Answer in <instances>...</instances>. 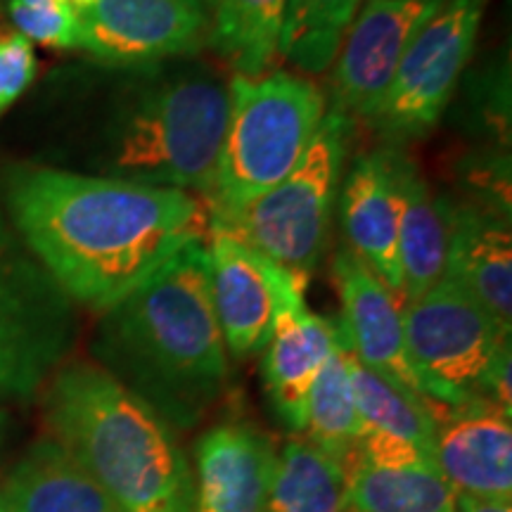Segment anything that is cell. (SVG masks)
I'll list each match as a JSON object with an SVG mask.
<instances>
[{
    "label": "cell",
    "mask_w": 512,
    "mask_h": 512,
    "mask_svg": "<svg viewBox=\"0 0 512 512\" xmlns=\"http://www.w3.org/2000/svg\"><path fill=\"white\" fill-rule=\"evenodd\" d=\"M456 512H512V503L456 494Z\"/></svg>",
    "instance_id": "f546056e"
},
{
    "label": "cell",
    "mask_w": 512,
    "mask_h": 512,
    "mask_svg": "<svg viewBox=\"0 0 512 512\" xmlns=\"http://www.w3.org/2000/svg\"><path fill=\"white\" fill-rule=\"evenodd\" d=\"M434 463L456 494L512 498V415L486 399L451 408L437 422Z\"/></svg>",
    "instance_id": "2e32d148"
},
{
    "label": "cell",
    "mask_w": 512,
    "mask_h": 512,
    "mask_svg": "<svg viewBox=\"0 0 512 512\" xmlns=\"http://www.w3.org/2000/svg\"><path fill=\"white\" fill-rule=\"evenodd\" d=\"M463 285L505 335L512 328V233L510 216L460 200L451 202L446 273Z\"/></svg>",
    "instance_id": "ac0fdd59"
},
{
    "label": "cell",
    "mask_w": 512,
    "mask_h": 512,
    "mask_svg": "<svg viewBox=\"0 0 512 512\" xmlns=\"http://www.w3.org/2000/svg\"><path fill=\"white\" fill-rule=\"evenodd\" d=\"M354 128L347 114L325 112L304 157L283 181L245 209L209 214V226L228 230L275 264L309 278L328 245Z\"/></svg>",
    "instance_id": "8992f818"
},
{
    "label": "cell",
    "mask_w": 512,
    "mask_h": 512,
    "mask_svg": "<svg viewBox=\"0 0 512 512\" xmlns=\"http://www.w3.org/2000/svg\"><path fill=\"white\" fill-rule=\"evenodd\" d=\"M0 494L8 512H121L50 437L36 441L17 460Z\"/></svg>",
    "instance_id": "ffe728a7"
},
{
    "label": "cell",
    "mask_w": 512,
    "mask_h": 512,
    "mask_svg": "<svg viewBox=\"0 0 512 512\" xmlns=\"http://www.w3.org/2000/svg\"><path fill=\"white\" fill-rule=\"evenodd\" d=\"M8 15L31 43L55 50L79 48V17L64 0H8Z\"/></svg>",
    "instance_id": "4316f807"
},
{
    "label": "cell",
    "mask_w": 512,
    "mask_h": 512,
    "mask_svg": "<svg viewBox=\"0 0 512 512\" xmlns=\"http://www.w3.org/2000/svg\"><path fill=\"white\" fill-rule=\"evenodd\" d=\"M211 302L226 349L240 361L264 351L275 316L294 287L309 285L219 226H209Z\"/></svg>",
    "instance_id": "8fae6325"
},
{
    "label": "cell",
    "mask_w": 512,
    "mask_h": 512,
    "mask_svg": "<svg viewBox=\"0 0 512 512\" xmlns=\"http://www.w3.org/2000/svg\"><path fill=\"white\" fill-rule=\"evenodd\" d=\"M290 0H211L207 48L240 76L271 72Z\"/></svg>",
    "instance_id": "44dd1931"
},
{
    "label": "cell",
    "mask_w": 512,
    "mask_h": 512,
    "mask_svg": "<svg viewBox=\"0 0 512 512\" xmlns=\"http://www.w3.org/2000/svg\"><path fill=\"white\" fill-rule=\"evenodd\" d=\"M351 344L337 320V339L306 401V439L349 467L363 425L351 384Z\"/></svg>",
    "instance_id": "7402d4cb"
},
{
    "label": "cell",
    "mask_w": 512,
    "mask_h": 512,
    "mask_svg": "<svg viewBox=\"0 0 512 512\" xmlns=\"http://www.w3.org/2000/svg\"><path fill=\"white\" fill-rule=\"evenodd\" d=\"M223 133L209 214H233L275 188L304 157L328 112L325 93L302 74L271 69L228 79Z\"/></svg>",
    "instance_id": "5b68a950"
},
{
    "label": "cell",
    "mask_w": 512,
    "mask_h": 512,
    "mask_svg": "<svg viewBox=\"0 0 512 512\" xmlns=\"http://www.w3.org/2000/svg\"><path fill=\"white\" fill-rule=\"evenodd\" d=\"M43 411L50 439L121 512H192V470L174 427L98 363L57 368Z\"/></svg>",
    "instance_id": "277c9868"
},
{
    "label": "cell",
    "mask_w": 512,
    "mask_h": 512,
    "mask_svg": "<svg viewBox=\"0 0 512 512\" xmlns=\"http://www.w3.org/2000/svg\"><path fill=\"white\" fill-rule=\"evenodd\" d=\"M72 337V299L0 214V394L34 396L62 366Z\"/></svg>",
    "instance_id": "ba28073f"
},
{
    "label": "cell",
    "mask_w": 512,
    "mask_h": 512,
    "mask_svg": "<svg viewBox=\"0 0 512 512\" xmlns=\"http://www.w3.org/2000/svg\"><path fill=\"white\" fill-rule=\"evenodd\" d=\"M337 339V320L306 306V285L294 287L275 316L264 347V387L275 415L294 434L306 427V401Z\"/></svg>",
    "instance_id": "e0dca14e"
},
{
    "label": "cell",
    "mask_w": 512,
    "mask_h": 512,
    "mask_svg": "<svg viewBox=\"0 0 512 512\" xmlns=\"http://www.w3.org/2000/svg\"><path fill=\"white\" fill-rule=\"evenodd\" d=\"M36 69L34 43L19 31H0V114L27 91Z\"/></svg>",
    "instance_id": "83f0119b"
},
{
    "label": "cell",
    "mask_w": 512,
    "mask_h": 512,
    "mask_svg": "<svg viewBox=\"0 0 512 512\" xmlns=\"http://www.w3.org/2000/svg\"><path fill=\"white\" fill-rule=\"evenodd\" d=\"M363 0H290L278 57L302 74H325L361 10Z\"/></svg>",
    "instance_id": "d4e9b609"
},
{
    "label": "cell",
    "mask_w": 512,
    "mask_h": 512,
    "mask_svg": "<svg viewBox=\"0 0 512 512\" xmlns=\"http://www.w3.org/2000/svg\"><path fill=\"white\" fill-rule=\"evenodd\" d=\"M79 17V48L102 64H150L195 57L207 48L202 0H95Z\"/></svg>",
    "instance_id": "30bf717a"
},
{
    "label": "cell",
    "mask_w": 512,
    "mask_h": 512,
    "mask_svg": "<svg viewBox=\"0 0 512 512\" xmlns=\"http://www.w3.org/2000/svg\"><path fill=\"white\" fill-rule=\"evenodd\" d=\"M5 211L72 304L107 311L188 245L209 240L200 195L43 164L8 166Z\"/></svg>",
    "instance_id": "6da1fadb"
},
{
    "label": "cell",
    "mask_w": 512,
    "mask_h": 512,
    "mask_svg": "<svg viewBox=\"0 0 512 512\" xmlns=\"http://www.w3.org/2000/svg\"><path fill=\"white\" fill-rule=\"evenodd\" d=\"M489 0H441L403 53L399 69L366 124L401 147L439 124L475 53Z\"/></svg>",
    "instance_id": "9c48e42d"
},
{
    "label": "cell",
    "mask_w": 512,
    "mask_h": 512,
    "mask_svg": "<svg viewBox=\"0 0 512 512\" xmlns=\"http://www.w3.org/2000/svg\"><path fill=\"white\" fill-rule=\"evenodd\" d=\"M351 384L363 432L377 430L403 437L434 456L437 439V411L399 384L351 358ZM361 432V434H363Z\"/></svg>",
    "instance_id": "484cf974"
},
{
    "label": "cell",
    "mask_w": 512,
    "mask_h": 512,
    "mask_svg": "<svg viewBox=\"0 0 512 512\" xmlns=\"http://www.w3.org/2000/svg\"><path fill=\"white\" fill-rule=\"evenodd\" d=\"M275 458L271 439L249 422L209 427L195 444L192 512H264Z\"/></svg>",
    "instance_id": "9a60e30c"
},
{
    "label": "cell",
    "mask_w": 512,
    "mask_h": 512,
    "mask_svg": "<svg viewBox=\"0 0 512 512\" xmlns=\"http://www.w3.org/2000/svg\"><path fill=\"white\" fill-rule=\"evenodd\" d=\"M0 512H8V508H5V501H3V494H0Z\"/></svg>",
    "instance_id": "d6a6232c"
},
{
    "label": "cell",
    "mask_w": 512,
    "mask_h": 512,
    "mask_svg": "<svg viewBox=\"0 0 512 512\" xmlns=\"http://www.w3.org/2000/svg\"><path fill=\"white\" fill-rule=\"evenodd\" d=\"M93 351L100 368L174 430L195 427L228 384V349L211 302L207 245H188L102 311Z\"/></svg>",
    "instance_id": "7a4b0ae2"
},
{
    "label": "cell",
    "mask_w": 512,
    "mask_h": 512,
    "mask_svg": "<svg viewBox=\"0 0 512 512\" xmlns=\"http://www.w3.org/2000/svg\"><path fill=\"white\" fill-rule=\"evenodd\" d=\"M344 512H354V510H344Z\"/></svg>",
    "instance_id": "e575fe53"
},
{
    "label": "cell",
    "mask_w": 512,
    "mask_h": 512,
    "mask_svg": "<svg viewBox=\"0 0 512 512\" xmlns=\"http://www.w3.org/2000/svg\"><path fill=\"white\" fill-rule=\"evenodd\" d=\"M64 3H67L69 8H72L74 12H81V10L91 8V5L95 3V0H64Z\"/></svg>",
    "instance_id": "4dcf8cb0"
},
{
    "label": "cell",
    "mask_w": 512,
    "mask_h": 512,
    "mask_svg": "<svg viewBox=\"0 0 512 512\" xmlns=\"http://www.w3.org/2000/svg\"><path fill=\"white\" fill-rule=\"evenodd\" d=\"M403 337L425 399L439 408L484 399L486 377L510 344L484 306L448 275L403 304Z\"/></svg>",
    "instance_id": "52a82bcc"
},
{
    "label": "cell",
    "mask_w": 512,
    "mask_h": 512,
    "mask_svg": "<svg viewBox=\"0 0 512 512\" xmlns=\"http://www.w3.org/2000/svg\"><path fill=\"white\" fill-rule=\"evenodd\" d=\"M403 147L382 145L354 157L339 183V221L349 249L403 304L399 264Z\"/></svg>",
    "instance_id": "4fadbf2b"
},
{
    "label": "cell",
    "mask_w": 512,
    "mask_h": 512,
    "mask_svg": "<svg viewBox=\"0 0 512 512\" xmlns=\"http://www.w3.org/2000/svg\"><path fill=\"white\" fill-rule=\"evenodd\" d=\"M112 69L91 164L81 174L207 200L228 124L230 93L221 69L200 55Z\"/></svg>",
    "instance_id": "3957f363"
},
{
    "label": "cell",
    "mask_w": 512,
    "mask_h": 512,
    "mask_svg": "<svg viewBox=\"0 0 512 512\" xmlns=\"http://www.w3.org/2000/svg\"><path fill=\"white\" fill-rule=\"evenodd\" d=\"M8 413L3 411V408H0V441L5 439V432H8Z\"/></svg>",
    "instance_id": "1f68e13d"
},
{
    "label": "cell",
    "mask_w": 512,
    "mask_h": 512,
    "mask_svg": "<svg viewBox=\"0 0 512 512\" xmlns=\"http://www.w3.org/2000/svg\"><path fill=\"white\" fill-rule=\"evenodd\" d=\"M347 479V465L294 437L275 458L264 512H344Z\"/></svg>",
    "instance_id": "603a6c76"
},
{
    "label": "cell",
    "mask_w": 512,
    "mask_h": 512,
    "mask_svg": "<svg viewBox=\"0 0 512 512\" xmlns=\"http://www.w3.org/2000/svg\"><path fill=\"white\" fill-rule=\"evenodd\" d=\"M347 510L456 512V491L434 465L384 470L351 460Z\"/></svg>",
    "instance_id": "cb8c5ba5"
},
{
    "label": "cell",
    "mask_w": 512,
    "mask_h": 512,
    "mask_svg": "<svg viewBox=\"0 0 512 512\" xmlns=\"http://www.w3.org/2000/svg\"><path fill=\"white\" fill-rule=\"evenodd\" d=\"M441 0H368L351 24L332 64V107L366 119L392 83L408 43Z\"/></svg>",
    "instance_id": "7c38bea8"
},
{
    "label": "cell",
    "mask_w": 512,
    "mask_h": 512,
    "mask_svg": "<svg viewBox=\"0 0 512 512\" xmlns=\"http://www.w3.org/2000/svg\"><path fill=\"white\" fill-rule=\"evenodd\" d=\"M332 275L342 304L339 325L349 339L354 356L366 368L432 406L439 420L444 418L451 408H439L425 399L418 375L408 361L406 337H403V304L399 297L349 247L335 254Z\"/></svg>",
    "instance_id": "5bb4252c"
},
{
    "label": "cell",
    "mask_w": 512,
    "mask_h": 512,
    "mask_svg": "<svg viewBox=\"0 0 512 512\" xmlns=\"http://www.w3.org/2000/svg\"><path fill=\"white\" fill-rule=\"evenodd\" d=\"M202 3H207V5H209V3H211V0H202Z\"/></svg>",
    "instance_id": "836d02e7"
},
{
    "label": "cell",
    "mask_w": 512,
    "mask_h": 512,
    "mask_svg": "<svg viewBox=\"0 0 512 512\" xmlns=\"http://www.w3.org/2000/svg\"><path fill=\"white\" fill-rule=\"evenodd\" d=\"M358 463L370 465V467H384V470H399V467H425L434 465V456L427 451H422L413 441L396 437L389 432H377L368 430L358 439L354 458Z\"/></svg>",
    "instance_id": "f1b7e54d"
},
{
    "label": "cell",
    "mask_w": 512,
    "mask_h": 512,
    "mask_svg": "<svg viewBox=\"0 0 512 512\" xmlns=\"http://www.w3.org/2000/svg\"><path fill=\"white\" fill-rule=\"evenodd\" d=\"M448 235H451V200L437 195L413 159L403 152L399 221L403 304L422 297L444 278Z\"/></svg>",
    "instance_id": "d6986e66"
}]
</instances>
